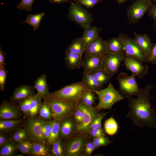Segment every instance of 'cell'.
Masks as SVG:
<instances>
[{"instance_id": "obj_20", "label": "cell", "mask_w": 156, "mask_h": 156, "mask_svg": "<svg viewBox=\"0 0 156 156\" xmlns=\"http://www.w3.org/2000/svg\"><path fill=\"white\" fill-rule=\"evenodd\" d=\"M47 78L46 74L41 75L35 80L33 86L34 88L37 90V93L41 100L49 96L50 93Z\"/></svg>"}, {"instance_id": "obj_32", "label": "cell", "mask_w": 156, "mask_h": 156, "mask_svg": "<svg viewBox=\"0 0 156 156\" xmlns=\"http://www.w3.org/2000/svg\"><path fill=\"white\" fill-rule=\"evenodd\" d=\"M91 73L102 86L109 82L112 77L111 74L107 73L103 68L94 70Z\"/></svg>"}, {"instance_id": "obj_50", "label": "cell", "mask_w": 156, "mask_h": 156, "mask_svg": "<svg viewBox=\"0 0 156 156\" xmlns=\"http://www.w3.org/2000/svg\"><path fill=\"white\" fill-rule=\"evenodd\" d=\"M11 139V135L0 132V147Z\"/></svg>"}, {"instance_id": "obj_5", "label": "cell", "mask_w": 156, "mask_h": 156, "mask_svg": "<svg viewBox=\"0 0 156 156\" xmlns=\"http://www.w3.org/2000/svg\"><path fill=\"white\" fill-rule=\"evenodd\" d=\"M93 91L98 96L99 102L95 107L99 111L102 109L110 110L114 104L125 99L110 82L106 88Z\"/></svg>"}, {"instance_id": "obj_34", "label": "cell", "mask_w": 156, "mask_h": 156, "mask_svg": "<svg viewBox=\"0 0 156 156\" xmlns=\"http://www.w3.org/2000/svg\"><path fill=\"white\" fill-rule=\"evenodd\" d=\"M42 103L37 93L34 96L31 102L29 110V116L33 117L37 115Z\"/></svg>"}, {"instance_id": "obj_33", "label": "cell", "mask_w": 156, "mask_h": 156, "mask_svg": "<svg viewBox=\"0 0 156 156\" xmlns=\"http://www.w3.org/2000/svg\"><path fill=\"white\" fill-rule=\"evenodd\" d=\"M104 127L105 132L111 136L115 134L118 129V124L113 117L109 118L105 121Z\"/></svg>"}, {"instance_id": "obj_10", "label": "cell", "mask_w": 156, "mask_h": 156, "mask_svg": "<svg viewBox=\"0 0 156 156\" xmlns=\"http://www.w3.org/2000/svg\"><path fill=\"white\" fill-rule=\"evenodd\" d=\"M26 118L24 127L27 131L29 140L33 142H48L42 133V120L38 115Z\"/></svg>"}, {"instance_id": "obj_41", "label": "cell", "mask_w": 156, "mask_h": 156, "mask_svg": "<svg viewBox=\"0 0 156 156\" xmlns=\"http://www.w3.org/2000/svg\"><path fill=\"white\" fill-rule=\"evenodd\" d=\"M92 142L96 148L105 146L110 144L111 141L105 135L93 138Z\"/></svg>"}, {"instance_id": "obj_4", "label": "cell", "mask_w": 156, "mask_h": 156, "mask_svg": "<svg viewBox=\"0 0 156 156\" xmlns=\"http://www.w3.org/2000/svg\"><path fill=\"white\" fill-rule=\"evenodd\" d=\"M49 105L52 119L60 122L64 118L73 115L77 102L54 99L49 95L44 99Z\"/></svg>"}, {"instance_id": "obj_19", "label": "cell", "mask_w": 156, "mask_h": 156, "mask_svg": "<svg viewBox=\"0 0 156 156\" xmlns=\"http://www.w3.org/2000/svg\"><path fill=\"white\" fill-rule=\"evenodd\" d=\"M24 118L16 119L0 120V132L11 135L18 128L24 127Z\"/></svg>"}, {"instance_id": "obj_27", "label": "cell", "mask_w": 156, "mask_h": 156, "mask_svg": "<svg viewBox=\"0 0 156 156\" xmlns=\"http://www.w3.org/2000/svg\"><path fill=\"white\" fill-rule=\"evenodd\" d=\"M82 81L88 90L93 91L99 90L103 87L94 78L91 73L83 72Z\"/></svg>"}, {"instance_id": "obj_37", "label": "cell", "mask_w": 156, "mask_h": 156, "mask_svg": "<svg viewBox=\"0 0 156 156\" xmlns=\"http://www.w3.org/2000/svg\"><path fill=\"white\" fill-rule=\"evenodd\" d=\"M18 150L23 154L31 155L33 142L29 139L16 143Z\"/></svg>"}, {"instance_id": "obj_31", "label": "cell", "mask_w": 156, "mask_h": 156, "mask_svg": "<svg viewBox=\"0 0 156 156\" xmlns=\"http://www.w3.org/2000/svg\"><path fill=\"white\" fill-rule=\"evenodd\" d=\"M86 105L82 102L81 100L77 102L73 115L77 127L82 122L86 111Z\"/></svg>"}, {"instance_id": "obj_35", "label": "cell", "mask_w": 156, "mask_h": 156, "mask_svg": "<svg viewBox=\"0 0 156 156\" xmlns=\"http://www.w3.org/2000/svg\"><path fill=\"white\" fill-rule=\"evenodd\" d=\"M19 127L13 132L11 135L12 139L16 143L29 139L28 134L24 127Z\"/></svg>"}, {"instance_id": "obj_29", "label": "cell", "mask_w": 156, "mask_h": 156, "mask_svg": "<svg viewBox=\"0 0 156 156\" xmlns=\"http://www.w3.org/2000/svg\"><path fill=\"white\" fill-rule=\"evenodd\" d=\"M45 15V14L43 12L35 14H29L27 16L25 21L21 23H27L33 27L34 31H36L38 28L42 19Z\"/></svg>"}, {"instance_id": "obj_14", "label": "cell", "mask_w": 156, "mask_h": 156, "mask_svg": "<svg viewBox=\"0 0 156 156\" xmlns=\"http://www.w3.org/2000/svg\"><path fill=\"white\" fill-rule=\"evenodd\" d=\"M99 112L95 107L86 105V111L82 122L77 127V132L90 133V126Z\"/></svg>"}, {"instance_id": "obj_53", "label": "cell", "mask_w": 156, "mask_h": 156, "mask_svg": "<svg viewBox=\"0 0 156 156\" xmlns=\"http://www.w3.org/2000/svg\"><path fill=\"white\" fill-rule=\"evenodd\" d=\"M71 0H49V2L51 3H55L57 4L62 3H66Z\"/></svg>"}, {"instance_id": "obj_54", "label": "cell", "mask_w": 156, "mask_h": 156, "mask_svg": "<svg viewBox=\"0 0 156 156\" xmlns=\"http://www.w3.org/2000/svg\"><path fill=\"white\" fill-rule=\"evenodd\" d=\"M129 0H116L119 4H122Z\"/></svg>"}, {"instance_id": "obj_17", "label": "cell", "mask_w": 156, "mask_h": 156, "mask_svg": "<svg viewBox=\"0 0 156 156\" xmlns=\"http://www.w3.org/2000/svg\"><path fill=\"white\" fill-rule=\"evenodd\" d=\"M103 55H84L82 66L83 68V72L91 73L103 68Z\"/></svg>"}, {"instance_id": "obj_25", "label": "cell", "mask_w": 156, "mask_h": 156, "mask_svg": "<svg viewBox=\"0 0 156 156\" xmlns=\"http://www.w3.org/2000/svg\"><path fill=\"white\" fill-rule=\"evenodd\" d=\"M81 36L84 43L86 49L88 44L97 36L99 35L101 29L95 26H90L84 29Z\"/></svg>"}, {"instance_id": "obj_21", "label": "cell", "mask_w": 156, "mask_h": 156, "mask_svg": "<svg viewBox=\"0 0 156 156\" xmlns=\"http://www.w3.org/2000/svg\"><path fill=\"white\" fill-rule=\"evenodd\" d=\"M133 34L135 41L148 58L152 44L150 38L147 34H138L135 32Z\"/></svg>"}, {"instance_id": "obj_16", "label": "cell", "mask_w": 156, "mask_h": 156, "mask_svg": "<svg viewBox=\"0 0 156 156\" xmlns=\"http://www.w3.org/2000/svg\"><path fill=\"white\" fill-rule=\"evenodd\" d=\"M106 53V40L99 35L88 44L84 53V55H103Z\"/></svg>"}, {"instance_id": "obj_23", "label": "cell", "mask_w": 156, "mask_h": 156, "mask_svg": "<svg viewBox=\"0 0 156 156\" xmlns=\"http://www.w3.org/2000/svg\"><path fill=\"white\" fill-rule=\"evenodd\" d=\"M31 155L34 156H51L50 144L47 142H33Z\"/></svg>"}, {"instance_id": "obj_24", "label": "cell", "mask_w": 156, "mask_h": 156, "mask_svg": "<svg viewBox=\"0 0 156 156\" xmlns=\"http://www.w3.org/2000/svg\"><path fill=\"white\" fill-rule=\"evenodd\" d=\"M106 52L112 53H125L123 44L118 37H114L106 40Z\"/></svg>"}, {"instance_id": "obj_18", "label": "cell", "mask_w": 156, "mask_h": 156, "mask_svg": "<svg viewBox=\"0 0 156 156\" xmlns=\"http://www.w3.org/2000/svg\"><path fill=\"white\" fill-rule=\"evenodd\" d=\"M33 87L27 84H22L16 88L10 100L12 102L17 103L18 101L33 96L36 94Z\"/></svg>"}, {"instance_id": "obj_30", "label": "cell", "mask_w": 156, "mask_h": 156, "mask_svg": "<svg viewBox=\"0 0 156 156\" xmlns=\"http://www.w3.org/2000/svg\"><path fill=\"white\" fill-rule=\"evenodd\" d=\"M51 156H64L65 149L62 140L59 138L50 144Z\"/></svg>"}, {"instance_id": "obj_49", "label": "cell", "mask_w": 156, "mask_h": 156, "mask_svg": "<svg viewBox=\"0 0 156 156\" xmlns=\"http://www.w3.org/2000/svg\"><path fill=\"white\" fill-rule=\"evenodd\" d=\"M90 134L92 138H93L105 135V131L102 127L97 128L91 130Z\"/></svg>"}, {"instance_id": "obj_38", "label": "cell", "mask_w": 156, "mask_h": 156, "mask_svg": "<svg viewBox=\"0 0 156 156\" xmlns=\"http://www.w3.org/2000/svg\"><path fill=\"white\" fill-rule=\"evenodd\" d=\"M52 127L50 133L49 144H52L59 138L60 131V122L55 119L52 120Z\"/></svg>"}, {"instance_id": "obj_22", "label": "cell", "mask_w": 156, "mask_h": 156, "mask_svg": "<svg viewBox=\"0 0 156 156\" xmlns=\"http://www.w3.org/2000/svg\"><path fill=\"white\" fill-rule=\"evenodd\" d=\"M64 58L66 67L70 69L79 68L82 66V56L76 53L65 51Z\"/></svg>"}, {"instance_id": "obj_26", "label": "cell", "mask_w": 156, "mask_h": 156, "mask_svg": "<svg viewBox=\"0 0 156 156\" xmlns=\"http://www.w3.org/2000/svg\"><path fill=\"white\" fill-rule=\"evenodd\" d=\"M85 50V45L81 37L73 39L65 51L77 54L82 56Z\"/></svg>"}, {"instance_id": "obj_2", "label": "cell", "mask_w": 156, "mask_h": 156, "mask_svg": "<svg viewBox=\"0 0 156 156\" xmlns=\"http://www.w3.org/2000/svg\"><path fill=\"white\" fill-rule=\"evenodd\" d=\"M88 90L82 80L65 86L50 93L49 96L55 99L77 102L81 99Z\"/></svg>"}, {"instance_id": "obj_56", "label": "cell", "mask_w": 156, "mask_h": 156, "mask_svg": "<svg viewBox=\"0 0 156 156\" xmlns=\"http://www.w3.org/2000/svg\"></svg>"}, {"instance_id": "obj_28", "label": "cell", "mask_w": 156, "mask_h": 156, "mask_svg": "<svg viewBox=\"0 0 156 156\" xmlns=\"http://www.w3.org/2000/svg\"><path fill=\"white\" fill-rule=\"evenodd\" d=\"M18 150L16 142L11 139L0 147V156H14Z\"/></svg>"}, {"instance_id": "obj_11", "label": "cell", "mask_w": 156, "mask_h": 156, "mask_svg": "<svg viewBox=\"0 0 156 156\" xmlns=\"http://www.w3.org/2000/svg\"><path fill=\"white\" fill-rule=\"evenodd\" d=\"M125 56V53H106L103 55V68L112 76H114L118 72Z\"/></svg>"}, {"instance_id": "obj_12", "label": "cell", "mask_w": 156, "mask_h": 156, "mask_svg": "<svg viewBox=\"0 0 156 156\" xmlns=\"http://www.w3.org/2000/svg\"><path fill=\"white\" fill-rule=\"evenodd\" d=\"M17 103L3 100L0 105V120L16 119L20 118L22 113Z\"/></svg>"}, {"instance_id": "obj_3", "label": "cell", "mask_w": 156, "mask_h": 156, "mask_svg": "<svg viewBox=\"0 0 156 156\" xmlns=\"http://www.w3.org/2000/svg\"><path fill=\"white\" fill-rule=\"evenodd\" d=\"M90 133L77 132L63 140L64 144V156H84L86 145L92 138Z\"/></svg>"}, {"instance_id": "obj_15", "label": "cell", "mask_w": 156, "mask_h": 156, "mask_svg": "<svg viewBox=\"0 0 156 156\" xmlns=\"http://www.w3.org/2000/svg\"><path fill=\"white\" fill-rule=\"evenodd\" d=\"M77 125L73 115L67 117L60 122L59 138L65 140L77 132Z\"/></svg>"}, {"instance_id": "obj_36", "label": "cell", "mask_w": 156, "mask_h": 156, "mask_svg": "<svg viewBox=\"0 0 156 156\" xmlns=\"http://www.w3.org/2000/svg\"><path fill=\"white\" fill-rule=\"evenodd\" d=\"M43 120H51L52 118L51 112L48 104L45 101L42 103L38 114Z\"/></svg>"}, {"instance_id": "obj_51", "label": "cell", "mask_w": 156, "mask_h": 156, "mask_svg": "<svg viewBox=\"0 0 156 156\" xmlns=\"http://www.w3.org/2000/svg\"><path fill=\"white\" fill-rule=\"evenodd\" d=\"M42 126L45 130L49 133H51L52 127V120H42Z\"/></svg>"}, {"instance_id": "obj_46", "label": "cell", "mask_w": 156, "mask_h": 156, "mask_svg": "<svg viewBox=\"0 0 156 156\" xmlns=\"http://www.w3.org/2000/svg\"><path fill=\"white\" fill-rule=\"evenodd\" d=\"M147 12L149 16L153 20V29L156 30V1L150 7Z\"/></svg>"}, {"instance_id": "obj_1", "label": "cell", "mask_w": 156, "mask_h": 156, "mask_svg": "<svg viewBox=\"0 0 156 156\" xmlns=\"http://www.w3.org/2000/svg\"><path fill=\"white\" fill-rule=\"evenodd\" d=\"M147 84L144 88H140V91L136 98H127L129 109L126 117L131 120L133 124L141 128L156 127V116L155 110L152 108L150 96L151 90L154 88Z\"/></svg>"}, {"instance_id": "obj_39", "label": "cell", "mask_w": 156, "mask_h": 156, "mask_svg": "<svg viewBox=\"0 0 156 156\" xmlns=\"http://www.w3.org/2000/svg\"><path fill=\"white\" fill-rule=\"evenodd\" d=\"M33 97L21 100L17 103L22 113L26 118L29 116V107Z\"/></svg>"}, {"instance_id": "obj_43", "label": "cell", "mask_w": 156, "mask_h": 156, "mask_svg": "<svg viewBox=\"0 0 156 156\" xmlns=\"http://www.w3.org/2000/svg\"><path fill=\"white\" fill-rule=\"evenodd\" d=\"M73 1L83 5L86 8L90 9L93 8L97 4L102 3L103 0H73Z\"/></svg>"}, {"instance_id": "obj_55", "label": "cell", "mask_w": 156, "mask_h": 156, "mask_svg": "<svg viewBox=\"0 0 156 156\" xmlns=\"http://www.w3.org/2000/svg\"><path fill=\"white\" fill-rule=\"evenodd\" d=\"M151 1H152V2L153 1L154 2L156 1V0H150Z\"/></svg>"}, {"instance_id": "obj_40", "label": "cell", "mask_w": 156, "mask_h": 156, "mask_svg": "<svg viewBox=\"0 0 156 156\" xmlns=\"http://www.w3.org/2000/svg\"><path fill=\"white\" fill-rule=\"evenodd\" d=\"M93 91L88 90L81 99L82 102L86 105L92 106L95 104V100L98 99L94 94Z\"/></svg>"}, {"instance_id": "obj_47", "label": "cell", "mask_w": 156, "mask_h": 156, "mask_svg": "<svg viewBox=\"0 0 156 156\" xmlns=\"http://www.w3.org/2000/svg\"><path fill=\"white\" fill-rule=\"evenodd\" d=\"M96 149L91 138L85 146L84 151V156H90L93 152Z\"/></svg>"}, {"instance_id": "obj_7", "label": "cell", "mask_w": 156, "mask_h": 156, "mask_svg": "<svg viewBox=\"0 0 156 156\" xmlns=\"http://www.w3.org/2000/svg\"><path fill=\"white\" fill-rule=\"evenodd\" d=\"M136 76L133 74L129 76L126 73L121 72L117 77L119 92L127 98L137 96L140 93V89L136 81Z\"/></svg>"}, {"instance_id": "obj_8", "label": "cell", "mask_w": 156, "mask_h": 156, "mask_svg": "<svg viewBox=\"0 0 156 156\" xmlns=\"http://www.w3.org/2000/svg\"><path fill=\"white\" fill-rule=\"evenodd\" d=\"M153 3V2L150 0L133 1L126 12L129 23L134 24L139 22Z\"/></svg>"}, {"instance_id": "obj_52", "label": "cell", "mask_w": 156, "mask_h": 156, "mask_svg": "<svg viewBox=\"0 0 156 156\" xmlns=\"http://www.w3.org/2000/svg\"><path fill=\"white\" fill-rule=\"evenodd\" d=\"M6 53L4 52L2 50L1 46L0 47V65L4 66H6L5 60V57Z\"/></svg>"}, {"instance_id": "obj_45", "label": "cell", "mask_w": 156, "mask_h": 156, "mask_svg": "<svg viewBox=\"0 0 156 156\" xmlns=\"http://www.w3.org/2000/svg\"><path fill=\"white\" fill-rule=\"evenodd\" d=\"M35 0H21L20 3L16 6L19 10H24L27 12L30 11Z\"/></svg>"}, {"instance_id": "obj_9", "label": "cell", "mask_w": 156, "mask_h": 156, "mask_svg": "<svg viewBox=\"0 0 156 156\" xmlns=\"http://www.w3.org/2000/svg\"><path fill=\"white\" fill-rule=\"evenodd\" d=\"M118 37L123 44L125 55L134 58L143 63L148 62V58L134 39L123 33H120Z\"/></svg>"}, {"instance_id": "obj_44", "label": "cell", "mask_w": 156, "mask_h": 156, "mask_svg": "<svg viewBox=\"0 0 156 156\" xmlns=\"http://www.w3.org/2000/svg\"><path fill=\"white\" fill-rule=\"evenodd\" d=\"M8 72L4 66L0 65V90L2 91L5 89Z\"/></svg>"}, {"instance_id": "obj_42", "label": "cell", "mask_w": 156, "mask_h": 156, "mask_svg": "<svg viewBox=\"0 0 156 156\" xmlns=\"http://www.w3.org/2000/svg\"><path fill=\"white\" fill-rule=\"evenodd\" d=\"M108 113L99 112L92 123L90 126V130L102 127V121Z\"/></svg>"}, {"instance_id": "obj_6", "label": "cell", "mask_w": 156, "mask_h": 156, "mask_svg": "<svg viewBox=\"0 0 156 156\" xmlns=\"http://www.w3.org/2000/svg\"><path fill=\"white\" fill-rule=\"evenodd\" d=\"M68 18L85 29L91 26L94 19L92 14L81 5L71 1L68 9Z\"/></svg>"}, {"instance_id": "obj_13", "label": "cell", "mask_w": 156, "mask_h": 156, "mask_svg": "<svg viewBox=\"0 0 156 156\" xmlns=\"http://www.w3.org/2000/svg\"><path fill=\"white\" fill-rule=\"evenodd\" d=\"M123 61L127 69L139 78H143L148 73V66L134 58L125 55Z\"/></svg>"}, {"instance_id": "obj_48", "label": "cell", "mask_w": 156, "mask_h": 156, "mask_svg": "<svg viewBox=\"0 0 156 156\" xmlns=\"http://www.w3.org/2000/svg\"><path fill=\"white\" fill-rule=\"evenodd\" d=\"M148 62L153 64H156V43H152Z\"/></svg>"}]
</instances>
